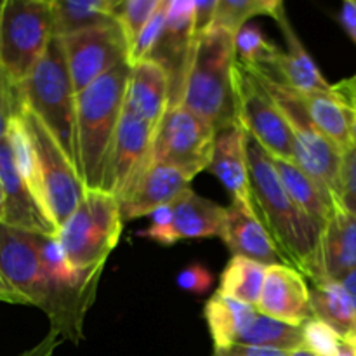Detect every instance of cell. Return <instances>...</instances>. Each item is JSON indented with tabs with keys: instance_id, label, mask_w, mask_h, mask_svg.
Segmentation results:
<instances>
[{
	"instance_id": "obj_19",
	"label": "cell",
	"mask_w": 356,
	"mask_h": 356,
	"mask_svg": "<svg viewBox=\"0 0 356 356\" xmlns=\"http://www.w3.org/2000/svg\"><path fill=\"white\" fill-rule=\"evenodd\" d=\"M170 76L162 63L148 58L131 66L125 106L153 127H159L170 106Z\"/></svg>"
},
{
	"instance_id": "obj_18",
	"label": "cell",
	"mask_w": 356,
	"mask_h": 356,
	"mask_svg": "<svg viewBox=\"0 0 356 356\" xmlns=\"http://www.w3.org/2000/svg\"><path fill=\"white\" fill-rule=\"evenodd\" d=\"M273 17L278 26H280L282 33H284L289 51L278 52L275 61L268 68H264L263 72L268 73L277 82H280L282 86L296 90V92L329 90L332 86L327 82L325 76L322 75L318 66L315 65V61L309 56V52L306 51L305 45L299 40L298 33L294 31L287 17V13H285V6L278 7Z\"/></svg>"
},
{
	"instance_id": "obj_20",
	"label": "cell",
	"mask_w": 356,
	"mask_h": 356,
	"mask_svg": "<svg viewBox=\"0 0 356 356\" xmlns=\"http://www.w3.org/2000/svg\"><path fill=\"white\" fill-rule=\"evenodd\" d=\"M191 181L193 179L177 167L163 162H152L131 197L120 202L122 219L125 222L143 216H152L156 209L170 204L186 191Z\"/></svg>"
},
{
	"instance_id": "obj_21",
	"label": "cell",
	"mask_w": 356,
	"mask_h": 356,
	"mask_svg": "<svg viewBox=\"0 0 356 356\" xmlns=\"http://www.w3.org/2000/svg\"><path fill=\"white\" fill-rule=\"evenodd\" d=\"M209 172L214 174L229 191L232 200L252 204L249 162L245 152V131L238 124L218 131Z\"/></svg>"
},
{
	"instance_id": "obj_34",
	"label": "cell",
	"mask_w": 356,
	"mask_h": 356,
	"mask_svg": "<svg viewBox=\"0 0 356 356\" xmlns=\"http://www.w3.org/2000/svg\"><path fill=\"white\" fill-rule=\"evenodd\" d=\"M343 337L323 320L312 318L302 325V350L316 356H337Z\"/></svg>"
},
{
	"instance_id": "obj_29",
	"label": "cell",
	"mask_w": 356,
	"mask_h": 356,
	"mask_svg": "<svg viewBox=\"0 0 356 356\" xmlns=\"http://www.w3.org/2000/svg\"><path fill=\"white\" fill-rule=\"evenodd\" d=\"M6 139L7 143H9L10 155H13L14 165H16L17 172H19V176L23 177V181L26 183V186L30 188V191L33 193V197L37 198L38 204L42 205V209L47 212V209H45V200H44V190H42L40 172H38L37 153H35V146H33V141H31L30 132H28L26 125H24L23 118L19 117V113L14 115V118L10 120ZM49 218H51V216H49Z\"/></svg>"
},
{
	"instance_id": "obj_43",
	"label": "cell",
	"mask_w": 356,
	"mask_h": 356,
	"mask_svg": "<svg viewBox=\"0 0 356 356\" xmlns=\"http://www.w3.org/2000/svg\"><path fill=\"white\" fill-rule=\"evenodd\" d=\"M339 21L346 33L350 35L351 40L356 44V0H346L341 7Z\"/></svg>"
},
{
	"instance_id": "obj_4",
	"label": "cell",
	"mask_w": 356,
	"mask_h": 356,
	"mask_svg": "<svg viewBox=\"0 0 356 356\" xmlns=\"http://www.w3.org/2000/svg\"><path fill=\"white\" fill-rule=\"evenodd\" d=\"M17 89L21 99L58 139L79 172L76 92L66 66L61 37H52L44 58Z\"/></svg>"
},
{
	"instance_id": "obj_41",
	"label": "cell",
	"mask_w": 356,
	"mask_h": 356,
	"mask_svg": "<svg viewBox=\"0 0 356 356\" xmlns=\"http://www.w3.org/2000/svg\"><path fill=\"white\" fill-rule=\"evenodd\" d=\"M289 351L268 350V348H252V346H233L228 350H216L211 356H289Z\"/></svg>"
},
{
	"instance_id": "obj_33",
	"label": "cell",
	"mask_w": 356,
	"mask_h": 356,
	"mask_svg": "<svg viewBox=\"0 0 356 356\" xmlns=\"http://www.w3.org/2000/svg\"><path fill=\"white\" fill-rule=\"evenodd\" d=\"M160 3H162V0H127V2H120L115 21H117L122 33H124L129 52L134 47L136 40L141 35V31L145 30L148 21L153 17V14L156 13Z\"/></svg>"
},
{
	"instance_id": "obj_38",
	"label": "cell",
	"mask_w": 356,
	"mask_h": 356,
	"mask_svg": "<svg viewBox=\"0 0 356 356\" xmlns=\"http://www.w3.org/2000/svg\"><path fill=\"white\" fill-rule=\"evenodd\" d=\"M341 205L356 216V146L344 152L341 170Z\"/></svg>"
},
{
	"instance_id": "obj_27",
	"label": "cell",
	"mask_w": 356,
	"mask_h": 356,
	"mask_svg": "<svg viewBox=\"0 0 356 356\" xmlns=\"http://www.w3.org/2000/svg\"><path fill=\"white\" fill-rule=\"evenodd\" d=\"M52 31L56 37L115 21L117 0H51Z\"/></svg>"
},
{
	"instance_id": "obj_24",
	"label": "cell",
	"mask_w": 356,
	"mask_h": 356,
	"mask_svg": "<svg viewBox=\"0 0 356 356\" xmlns=\"http://www.w3.org/2000/svg\"><path fill=\"white\" fill-rule=\"evenodd\" d=\"M226 207L200 197L191 188L174 200L172 228L177 240L221 236Z\"/></svg>"
},
{
	"instance_id": "obj_16",
	"label": "cell",
	"mask_w": 356,
	"mask_h": 356,
	"mask_svg": "<svg viewBox=\"0 0 356 356\" xmlns=\"http://www.w3.org/2000/svg\"><path fill=\"white\" fill-rule=\"evenodd\" d=\"M219 238H222L233 256L249 257L264 266L287 264L257 216L254 204L232 200V205L226 207L225 225Z\"/></svg>"
},
{
	"instance_id": "obj_40",
	"label": "cell",
	"mask_w": 356,
	"mask_h": 356,
	"mask_svg": "<svg viewBox=\"0 0 356 356\" xmlns=\"http://www.w3.org/2000/svg\"><path fill=\"white\" fill-rule=\"evenodd\" d=\"M219 0H195V28L197 33L212 26Z\"/></svg>"
},
{
	"instance_id": "obj_14",
	"label": "cell",
	"mask_w": 356,
	"mask_h": 356,
	"mask_svg": "<svg viewBox=\"0 0 356 356\" xmlns=\"http://www.w3.org/2000/svg\"><path fill=\"white\" fill-rule=\"evenodd\" d=\"M356 268V216L337 207L322 226L312 256L301 273L309 284L320 280L343 282Z\"/></svg>"
},
{
	"instance_id": "obj_31",
	"label": "cell",
	"mask_w": 356,
	"mask_h": 356,
	"mask_svg": "<svg viewBox=\"0 0 356 356\" xmlns=\"http://www.w3.org/2000/svg\"><path fill=\"white\" fill-rule=\"evenodd\" d=\"M284 6L280 0H219L212 26H219L236 35L247 21L259 14L275 16L278 7Z\"/></svg>"
},
{
	"instance_id": "obj_26",
	"label": "cell",
	"mask_w": 356,
	"mask_h": 356,
	"mask_svg": "<svg viewBox=\"0 0 356 356\" xmlns=\"http://www.w3.org/2000/svg\"><path fill=\"white\" fill-rule=\"evenodd\" d=\"M309 298L315 318L329 323L343 341L356 337V308L343 282H313L309 285Z\"/></svg>"
},
{
	"instance_id": "obj_22",
	"label": "cell",
	"mask_w": 356,
	"mask_h": 356,
	"mask_svg": "<svg viewBox=\"0 0 356 356\" xmlns=\"http://www.w3.org/2000/svg\"><path fill=\"white\" fill-rule=\"evenodd\" d=\"M313 125L343 152L353 145L355 108L334 86L329 90L298 92Z\"/></svg>"
},
{
	"instance_id": "obj_47",
	"label": "cell",
	"mask_w": 356,
	"mask_h": 356,
	"mask_svg": "<svg viewBox=\"0 0 356 356\" xmlns=\"http://www.w3.org/2000/svg\"><path fill=\"white\" fill-rule=\"evenodd\" d=\"M6 219V198H3V188L0 183V222H3Z\"/></svg>"
},
{
	"instance_id": "obj_39",
	"label": "cell",
	"mask_w": 356,
	"mask_h": 356,
	"mask_svg": "<svg viewBox=\"0 0 356 356\" xmlns=\"http://www.w3.org/2000/svg\"><path fill=\"white\" fill-rule=\"evenodd\" d=\"M212 282H214V275L202 264H191L184 268L176 278L177 287L197 296L205 294L212 287Z\"/></svg>"
},
{
	"instance_id": "obj_12",
	"label": "cell",
	"mask_w": 356,
	"mask_h": 356,
	"mask_svg": "<svg viewBox=\"0 0 356 356\" xmlns=\"http://www.w3.org/2000/svg\"><path fill=\"white\" fill-rule=\"evenodd\" d=\"M155 132L156 127L124 106L103 188L118 204L131 197L152 165Z\"/></svg>"
},
{
	"instance_id": "obj_42",
	"label": "cell",
	"mask_w": 356,
	"mask_h": 356,
	"mask_svg": "<svg viewBox=\"0 0 356 356\" xmlns=\"http://www.w3.org/2000/svg\"><path fill=\"white\" fill-rule=\"evenodd\" d=\"M61 341H63V337L59 336L58 332H54V330H51V332H49L47 336H45L44 339L37 344V346L31 348V350H28V351H24V353H21L19 356H54L56 348L59 346V343H61Z\"/></svg>"
},
{
	"instance_id": "obj_17",
	"label": "cell",
	"mask_w": 356,
	"mask_h": 356,
	"mask_svg": "<svg viewBox=\"0 0 356 356\" xmlns=\"http://www.w3.org/2000/svg\"><path fill=\"white\" fill-rule=\"evenodd\" d=\"M0 183L6 198L3 225L44 236H58L59 228L26 186L14 165L7 139L0 141Z\"/></svg>"
},
{
	"instance_id": "obj_9",
	"label": "cell",
	"mask_w": 356,
	"mask_h": 356,
	"mask_svg": "<svg viewBox=\"0 0 356 356\" xmlns=\"http://www.w3.org/2000/svg\"><path fill=\"white\" fill-rule=\"evenodd\" d=\"M235 120L273 159L294 162V141L284 113L257 76L236 59L233 70Z\"/></svg>"
},
{
	"instance_id": "obj_6",
	"label": "cell",
	"mask_w": 356,
	"mask_h": 356,
	"mask_svg": "<svg viewBox=\"0 0 356 356\" xmlns=\"http://www.w3.org/2000/svg\"><path fill=\"white\" fill-rule=\"evenodd\" d=\"M124 229L120 204L103 190H87L72 216L59 226L58 240L79 270L104 268Z\"/></svg>"
},
{
	"instance_id": "obj_10",
	"label": "cell",
	"mask_w": 356,
	"mask_h": 356,
	"mask_svg": "<svg viewBox=\"0 0 356 356\" xmlns=\"http://www.w3.org/2000/svg\"><path fill=\"white\" fill-rule=\"evenodd\" d=\"M214 125L183 104H170L155 132L153 162L177 167L193 179L209 169L216 143Z\"/></svg>"
},
{
	"instance_id": "obj_11",
	"label": "cell",
	"mask_w": 356,
	"mask_h": 356,
	"mask_svg": "<svg viewBox=\"0 0 356 356\" xmlns=\"http://www.w3.org/2000/svg\"><path fill=\"white\" fill-rule=\"evenodd\" d=\"M61 42L76 94L111 70L125 65L129 59L127 42L117 21H108L65 35Z\"/></svg>"
},
{
	"instance_id": "obj_3",
	"label": "cell",
	"mask_w": 356,
	"mask_h": 356,
	"mask_svg": "<svg viewBox=\"0 0 356 356\" xmlns=\"http://www.w3.org/2000/svg\"><path fill=\"white\" fill-rule=\"evenodd\" d=\"M131 66L111 70L76 94L79 176L86 190H103L127 97Z\"/></svg>"
},
{
	"instance_id": "obj_35",
	"label": "cell",
	"mask_w": 356,
	"mask_h": 356,
	"mask_svg": "<svg viewBox=\"0 0 356 356\" xmlns=\"http://www.w3.org/2000/svg\"><path fill=\"white\" fill-rule=\"evenodd\" d=\"M165 14L167 2L162 0L160 7L156 9V13L153 14V17L148 21L145 30L141 31V35H139L138 40H136L134 47L129 52V66H134L136 63L143 61V59L152 58L153 52L156 51V47H159L160 42H162L163 31H165Z\"/></svg>"
},
{
	"instance_id": "obj_49",
	"label": "cell",
	"mask_w": 356,
	"mask_h": 356,
	"mask_svg": "<svg viewBox=\"0 0 356 356\" xmlns=\"http://www.w3.org/2000/svg\"><path fill=\"white\" fill-rule=\"evenodd\" d=\"M353 145L356 146V106H355V122H353Z\"/></svg>"
},
{
	"instance_id": "obj_23",
	"label": "cell",
	"mask_w": 356,
	"mask_h": 356,
	"mask_svg": "<svg viewBox=\"0 0 356 356\" xmlns=\"http://www.w3.org/2000/svg\"><path fill=\"white\" fill-rule=\"evenodd\" d=\"M273 162L292 202L316 228L322 229L332 212L341 205L296 162L282 159H273Z\"/></svg>"
},
{
	"instance_id": "obj_2",
	"label": "cell",
	"mask_w": 356,
	"mask_h": 356,
	"mask_svg": "<svg viewBox=\"0 0 356 356\" xmlns=\"http://www.w3.org/2000/svg\"><path fill=\"white\" fill-rule=\"evenodd\" d=\"M245 152L254 209L289 266L302 271L315 249L320 229L289 197L273 156L247 132Z\"/></svg>"
},
{
	"instance_id": "obj_37",
	"label": "cell",
	"mask_w": 356,
	"mask_h": 356,
	"mask_svg": "<svg viewBox=\"0 0 356 356\" xmlns=\"http://www.w3.org/2000/svg\"><path fill=\"white\" fill-rule=\"evenodd\" d=\"M174 219V202L162 205L152 214V225L146 229L139 232V236L153 240L160 245H172L177 242L176 233L172 228Z\"/></svg>"
},
{
	"instance_id": "obj_5",
	"label": "cell",
	"mask_w": 356,
	"mask_h": 356,
	"mask_svg": "<svg viewBox=\"0 0 356 356\" xmlns=\"http://www.w3.org/2000/svg\"><path fill=\"white\" fill-rule=\"evenodd\" d=\"M264 89L271 94L275 103L284 113L294 141V162L313 177L320 186L325 188L330 197L341 205V170H343L344 152L337 148L329 138L313 125L306 113L299 94L289 87L282 86L268 73L259 68H250ZM343 207V205H341Z\"/></svg>"
},
{
	"instance_id": "obj_48",
	"label": "cell",
	"mask_w": 356,
	"mask_h": 356,
	"mask_svg": "<svg viewBox=\"0 0 356 356\" xmlns=\"http://www.w3.org/2000/svg\"><path fill=\"white\" fill-rule=\"evenodd\" d=\"M289 356H316V355L309 353V351H306V350H296V351H292Z\"/></svg>"
},
{
	"instance_id": "obj_32",
	"label": "cell",
	"mask_w": 356,
	"mask_h": 356,
	"mask_svg": "<svg viewBox=\"0 0 356 356\" xmlns=\"http://www.w3.org/2000/svg\"><path fill=\"white\" fill-rule=\"evenodd\" d=\"M235 51L236 58L242 65L264 70L275 61V58H277L282 49L271 44L266 35L259 30V26L245 24L235 35Z\"/></svg>"
},
{
	"instance_id": "obj_15",
	"label": "cell",
	"mask_w": 356,
	"mask_h": 356,
	"mask_svg": "<svg viewBox=\"0 0 356 356\" xmlns=\"http://www.w3.org/2000/svg\"><path fill=\"white\" fill-rule=\"evenodd\" d=\"M257 309L263 315L302 327L315 318L309 298V282L305 275L287 264L268 266Z\"/></svg>"
},
{
	"instance_id": "obj_1",
	"label": "cell",
	"mask_w": 356,
	"mask_h": 356,
	"mask_svg": "<svg viewBox=\"0 0 356 356\" xmlns=\"http://www.w3.org/2000/svg\"><path fill=\"white\" fill-rule=\"evenodd\" d=\"M236 59L235 35L211 26L195 35L184 61L177 103L211 122L216 131L236 124L233 101Z\"/></svg>"
},
{
	"instance_id": "obj_13",
	"label": "cell",
	"mask_w": 356,
	"mask_h": 356,
	"mask_svg": "<svg viewBox=\"0 0 356 356\" xmlns=\"http://www.w3.org/2000/svg\"><path fill=\"white\" fill-rule=\"evenodd\" d=\"M0 271L28 305L45 308L49 282L42 264L37 233L0 222Z\"/></svg>"
},
{
	"instance_id": "obj_8",
	"label": "cell",
	"mask_w": 356,
	"mask_h": 356,
	"mask_svg": "<svg viewBox=\"0 0 356 356\" xmlns=\"http://www.w3.org/2000/svg\"><path fill=\"white\" fill-rule=\"evenodd\" d=\"M17 113L30 132L37 153L45 209L59 228L75 212L87 190L58 139L23 99Z\"/></svg>"
},
{
	"instance_id": "obj_30",
	"label": "cell",
	"mask_w": 356,
	"mask_h": 356,
	"mask_svg": "<svg viewBox=\"0 0 356 356\" xmlns=\"http://www.w3.org/2000/svg\"><path fill=\"white\" fill-rule=\"evenodd\" d=\"M238 346L268 348V350L292 351L302 350V327L289 325V323L263 315L257 309V315L247 332L243 334Z\"/></svg>"
},
{
	"instance_id": "obj_7",
	"label": "cell",
	"mask_w": 356,
	"mask_h": 356,
	"mask_svg": "<svg viewBox=\"0 0 356 356\" xmlns=\"http://www.w3.org/2000/svg\"><path fill=\"white\" fill-rule=\"evenodd\" d=\"M52 37L51 0L0 2V61L16 86L31 75Z\"/></svg>"
},
{
	"instance_id": "obj_25",
	"label": "cell",
	"mask_w": 356,
	"mask_h": 356,
	"mask_svg": "<svg viewBox=\"0 0 356 356\" xmlns=\"http://www.w3.org/2000/svg\"><path fill=\"white\" fill-rule=\"evenodd\" d=\"M256 315L257 308L254 306L240 302L219 292L212 294L205 302L204 318L207 322L216 350L238 346Z\"/></svg>"
},
{
	"instance_id": "obj_46",
	"label": "cell",
	"mask_w": 356,
	"mask_h": 356,
	"mask_svg": "<svg viewBox=\"0 0 356 356\" xmlns=\"http://www.w3.org/2000/svg\"><path fill=\"white\" fill-rule=\"evenodd\" d=\"M343 284H344V287H346L348 294L351 296V301H353V305L356 308V268L351 271L350 275H348L346 278H344Z\"/></svg>"
},
{
	"instance_id": "obj_28",
	"label": "cell",
	"mask_w": 356,
	"mask_h": 356,
	"mask_svg": "<svg viewBox=\"0 0 356 356\" xmlns=\"http://www.w3.org/2000/svg\"><path fill=\"white\" fill-rule=\"evenodd\" d=\"M268 266L249 259V257L233 256L228 261L219 278L218 292L240 302L257 308Z\"/></svg>"
},
{
	"instance_id": "obj_36",
	"label": "cell",
	"mask_w": 356,
	"mask_h": 356,
	"mask_svg": "<svg viewBox=\"0 0 356 356\" xmlns=\"http://www.w3.org/2000/svg\"><path fill=\"white\" fill-rule=\"evenodd\" d=\"M19 89L10 80L9 73L6 72L2 61H0V141L6 139L10 120L19 110Z\"/></svg>"
},
{
	"instance_id": "obj_45",
	"label": "cell",
	"mask_w": 356,
	"mask_h": 356,
	"mask_svg": "<svg viewBox=\"0 0 356 356\" xmlns=\"http://www.w3.org/2000/svg\"><path fill=\"white\" fill-rule=\"evenodd\" d=\"M334 89H336L339 94H343L351 106L353 108L356 106V75L343 80V82L336 83V86H334Z\"/></svg>"
},
{
	"instance_id": "obj_44",
	"label": "cell",
	"mask_w": 356,
	"mask_h": 356,
	"mask_svg": "<svg viewBox=\"0 0 356 356\" xmlns=\"http://www.w3.org/2000/svg\"><path fill=\"white\" fill-rule=\"evenodd\" d=\"M0 301L13 302V305H28L26 299H24L21 294H17V292L13 289V285L6 280L2 271H0Z\"/></svg>"
}]
</instances>
